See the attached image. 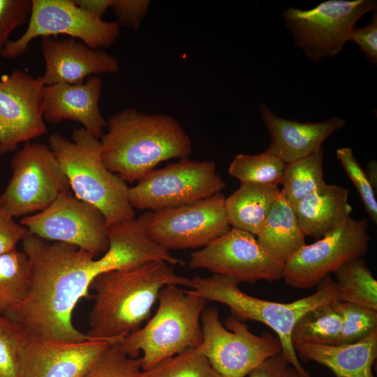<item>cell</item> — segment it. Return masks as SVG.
Returning a JSON list of instances; mask_svg holds the SVG:
<instances>
[{"instance_id":"cell-1","label":"cell","mask_w":377,"mask_h":377,"mask_svg":"<svg viewBox=\"0 0 377 377\" xmlns=\"http://www.w3.org/2000/svg\"><path fill=\"white\" fill-rule=\"evenodd\" d=\"M22 246L30 263V284L24 299L4 316L38 337L91 339L74 326L72 318L79 300L89 297L90 285L99 273L96 257L75 245L29 232Z\"/></svg>"},{"instance_id":"cell-2","label":"cell","mask_w":377,"mask_h":377,"mask_svg":"<svg viewBox=\"0 0 377 377\" xmlns=\"http://www.w3.org/2000/svg\"><path fill=\"white\" fill-rule=\"evenodd\" d=\"M192 286L165 262H151L131 270L103 272L92 281L94 303L89 314L91 338L114 343L140 328L165 286Z\"/></svg>"},{"instance_id":"cell-3","label":"cell","mask_w":377,"mask_h":377,"mask_svg":"<svg viewBox=\"0 0 377 377\" xmlns=\"http://www.w3.org/2000/svg\"><path fill=\"white\" fill-rule=\"evenodd\" d=\"M101 137L105 166L125 182H139L160 163L187 158L191 140L179 122L164 114L124 109L108 121Z\"/></svg>"},{"instance_id":"cell-4","label":"cell","mask_w":377,"mask_h":377,"mask_svg":"<svg viewBox=\"0 0 377 377\" xmlns=\"http://www.w3.org/2000/svg\"><path fill=\"white\" fill-rule=\"evenodd\" d=\"M192 290L207 301L229 307L233 317L240 321L254 320L270 327L277 335L282 353L288 364L302 377H311L298 358L291 341V333L297 320L309 310L325 304L343 302L338 286L330 274L316 285V291L290 303L265 300L242 292L237 281L219 274L195 276Z\"/></svg>"},{"instance_id":"cell-5","label":"cell","mask_w":377,"mask_h":377,"mask_svg":"<svg viewBox=\"0 0 377 377\" xmlns=\"http://www.w3.org/2000/svg\"><path fill=\"white\" fill-rule=\"evenodd\" d=\"M49 145L74 195L97 207L104 215L108 227L135 218L129 201V187L103 164L98 138L82 127L73 130L72 140L51 134Z\"/></svg>"},{"instance_id":"cell-6","label":"cell","mask_w":377,"mask_h":377,"mask_svg":"<svg viewBox=\"0 0 377 377\" xmlns=\"http://www.w3.org/2000/svg\"><path fill=\"white\" fill-rule=\"evenodd\" d=\"M156 313L142 327L119 343L121 351L138 357L147 371L188 348H198L202 341L201 315L207 300L192 290L168 285L160 291Z\"/></svg>"},{"instance_id":"cell-7","label":"cell","mask_w":377,"mask_h":377,"mask_svg":"<svg viewBox=\"0 0 377 377\" xmlns=\"http://www.w3.org/2000/svg\"><path fill=\"white\" fill-rule=\"evenodd\" d=\"M10 166L11 177L0 195V204L14 218L43 211L71 189L57 158L45 145L25 143Z\"/></svg>"},{"instance_id":"cell-8","label":"cell","mask_w":377,"mask_h":377,"mask_svg":"<svg viewBox=\"0 0 377 377\" xmlns=\"http://www.w3.org/2000/svg\"><path fill=\"white\" fill-rule=\"evenodd\" d=\"M202 341L198 350L223 377H245L266 359L282 352L278 337L258 336L232 316L220 321L219 311L205 308L201 315Z\"/></svg>"},{"instance_id":"cell-9","label":"cell","mask_w":377,"mask_h":377,"mask_svg":"<svg viewBox=\"0 0 377 377\" xmlns=\"http://www.w3.org/2000/svg\"><path fill=\"white\" fill-rule=\"evenodd\" d=\"M225 186L213 161L187 157L150 172L129 187L128 197L134 209L156 212L207 198L221 193Z\"/></svg>"},{"instance_id":"cell-10","label":"cell","mask_w":377,"mask_h":377,"mask_svg":"<svg viewBox=\"0 0 377 377\" xmlns=\"http://www.w3.org/2000/svg\"><path fill=\"white\" fill-rule=\"evenodd\" d=\"M376 6L374 0H328L307 10L290 7L281 15L295 45L317 63L340 53L355 22Z\"/></svg>"},{"instance_id":"cell-11","label":"cell","mask_w":377,"mask_h":377,"mask_svg":"<svg viewBox=\"0 0 377 377\" xmlns=\"http://www.w3.org/2000/svg\"><path fill=\"white\" fill-rule=\"evenodd\" d=\"M27 28L17 40L9 41L1 56L15 59L23 54L29 43L38 37L64 34L78 38L92 49L108 47L119 35L116 21L105 22L84 10L74 0H31Z\"/></svg>"},{"instance_id":"cell-12","label":"cell","mask_w":377,"mask_h":377,"mask_svg":"<svg viewBox=\"0 0 377 377\" xmlns=\"http://www.w3.org/2000/svg\"><path fill=\"white\" fill-rule=\"evenodd\" d=\"M369 241L367 219L350 217L316 242L300 249L284 264L282 279L295 288L316 287L346 263L362 258Z\"/></svg>"},{"instance_id":"cell-13","label":"cell","mask_w":377,"mask_h":377,"mask_svg":"<svg viewBox=\"0 0 377 377\" xmlns=\"http://www.w3.org/2000/svg\"><path fill=\"white\" fill-rule=\"evenodd\" d=\"M20 223L31 234L75 245L96 258L109 247L108 227L103 213L70 191L61 194L43 211L22 217Z\"/></svg>"},{"instance_id":"cell-14","label":"cell","mask_w":377,"mask_h":377,"mask_svg":"<svg viewBox=\"0 0 377 377\" xmlns=\"http://www.w3.org/2000/svg\"><path fill=\"white\" fill-rule=\"evenodd\" d=\"M221 193L195 202L151 212L147 232L169 251L204 247L231 228Z\"/></svg>"},{"instance_id":"cell-15","label":"cell","mask_w":377,"mask_h":377,"mask_svg":"<svg viewBox=\"0 0 377 377\" xmlns=\"http://www.w3.org/2000/svg\"><path fill=\"white\" fill-rule=\"evenodd\" d=\"M190 268H204L237 282L276 281L283 264L264 251L256 236L231 228L202 249L191 253Z\"/></svg>"},{"instance_id":"cell-16","label":"cell","mask_w":377,"mask_h":377,"mask_svg":"<svg viewBox=\"0 0 377 377\" xmlns=\"http://www.w3.org/2000/svg\"><path fill=\"white\" fill-rule=\"evenodd\" d=\"M45 84L25 71L15 69L0 79V158L19 144L43 135Z\"/></svg>"},{"instance_id":"cell-17","label":"cell","mask_w":377,"mask_h":377,"mask_svg":"<svg viewBox=\"0 0 377 377\" xmlns=\"http://www.w3.org/2000/svg\"><path fill=\"white\" fill-rule=\"evenodd\" d=\"M112 343L89 339L67 341L25 332L18 356V377H83Z\"/></svg>"},{"instance_id":"cell-18","label":"cell","mask_w":377,"mask_h":377,"mask_svg":"<svg viewBox=\"0 0 377 377\" xmlns=\"http://www.w3.org/2000/svg\"><path fill=\"white\" fill-rule=\"evenodd\" d=\"M45 64L41 76L45 86L58 83L81 84L93 75L119 71L117 59L101 49H92L75 38H41Z\"/></svg>"},{"instance_id":"cell-19","label":"cell","mask_w":377,"mask_h":377,"mask_svg":"<svg viewBox=\"0 0 377 377\" xmlns=\"http://www.w3.org/2000/svg\"><path fill=\"white\" fill-rule=\"evenodd\" d=\"M101 89L102 80L97 75L87 77L81 84L58 83L45 86L44 119L54 124L63 120L77 121L99 139L103 128L107 126L99 108Z\"/></svg>"},{"instance_id":"cell-20","label":"cell","mask_w":377,"mask_h":377,"mask_svg":"<svg viewBox=\"0 0 377 377\" xmlns=\"http://www.w3.org/2000/svg\"><path fill=\"white\" fill-rule=\"evenodd\" d=\"M260 115L271 136L267 151L285 163L305 158L320 149L323 142L346 124L344 119L333 117L320 122H300L274 114L265 103L260 106Z\"/></svg>"},{"instance_id":"cell-21","label":"cell","mask_w":377,"mask_h":377,"mask_svg":"<svg viewBox=\"0 0 377 377\" xmlns=\"http://www.w3.org/2000/svg\"><path fill=\"white\" fill-rule=\"evenodd\" d=\"M293 348L298 358L322 364L336 377H374L372 367L377 357V329L352 343L300 342L293 343Z\"/></svg>"},{"instance_id":"cell-22","label":"cell","mask_w":377,"mask_h":377,"mask_svg":"<svg viewBox=\"0 0 377 377\" xmlns=\"http://www.w3.org/2000/svg\"><path fill=\"white\" fill-rule=\"evenodd\" d=\"M349 193L344 187L326 184L294 204L304 235L318 239L350 218Z\"/></svg>"},{"instance_id":"cell-23","label":"cell","mask_w":377,"mask_h":377,"mask_svg":"<svg viewBox=\"0 0 377 377\" xmlns=\"http://www.w3.org/2000/svg\"><path fill=\"white\" fill-rule=\"evenodd\" d=\"M256 237L264 251L283 265L306 244L293 205L280 193Z\"/></svg>"},{"instance_id":"cell-24","label":"cell","mask_w":377,"mask_h":377,"mask_svg":"<svg viewBox=\"0 0 377 377\" xmlns=\"http://www.w3.org/2000/svg\"><path fill=\"white\" fill-rule=\"evenodd\" d=\"M279 193V185L240 183L239 188L225 199L231 228L256 236Z\"/></svg>"},{"instance_id":"cell-25","label":"cell","mask_w":377,"mask_h":377,"mask_svg":"<svg viewBox=\"0 0 377 377\" xmlns=\"http://www.w3.org/2000/svg\"><path fill=\"white\" fill-rule=\"evenodd\" d=\"M324 150L286 163L280 195L292 205L326 185L323 177Z\"/></svg>"},{"instance_id":"cell-26","label":"cell","mask_w":377,"mask_h":377,"mask_svg":"<svg viewBox=\"0 0 377 377\" xmlns=\"http://www.w3.org/2000/svg\"><path fill=\"white\" fill-rule=\"evenodd\" d=\"M334 273L343 302L377 310V281L362 258L346 263Z\"/></svg>"},{"instance_id":"cell-27","label":"cell","mask_w":377,"mask_h":377,"mask_svg":"<svg viewBox=\"0 0 377 377\" xmlns=\"http://www.w3.org/2000/svg\"><path fill=\"white\" fill-rule=\"evenodd\" d=\"M334 303L323 304L305 312L292 330L293 345L300 342L337 345L341 320Z\"/></svg>"},{"instance_id":"cell-28","label":"cell","mask_w":377,"mask_h":377,"mask_svg":"<svg viewBox=\"0 0 377 377\" xmlns=\"http://www.w3.org/2000/svg\"><path fill=\"white\" fill-rule=\"evenodd\" d=\"M30 278V263L23 251L15 249L0 256V315L24 299Z\"/></svg>"},{"instance_id":"cell-29","label":"cell","mask_w":377,"mask_h":377,"mask_svg":"<svg viewBox=\"0 0 377 377\" xmlns=\"http://www.w3.org/2000/svg\"><path fill=\"white\" fill-rule=\"evenodd\" d=\"M286 165L267 151L258 154H239L230 164L228 174L240 183L279 185Z\"/></svg>"},{"instance_id":"cell-30","label":"cell","mask_w":377,"mask_h":377,"mask_svg":"<svg viewBox=\"0 0 377 377\" xmlns=\"http://www.w3.org/2000/svg\"><path fill=\"white\" fill-rule=\"evenodd\" d=\"M144 371L146 377H223L198 348H188Z\"/></svg>"},{"instance_id":"cell-31","label":"cell","mask_w":377,"mask_h":377,"mask_svg":"<svg viewBox=\"0 0 377 377\" xmlns=\"http://www.w3.org/2000/svg\"><path fill=\"white\" fill-rule=\"evenodd\" d=\"M334 306L341 324L337 345L358 341L377 329V310L337 302Z\"/></svg>"},{"instance_id":"cell-32","label":"cell","mask_w":377,"mask_h":377,"mask_svg":"<svg viewBox=\"0 0 377 377\" xmlns=\"http://www.w3.org/2000/svg\"><path fill=\"white\" fill-rule=\"evenodd\" d=\"M110 344L83 377H146L141 357H131L119 348Z\"/></svg>"},{"instance_id":"cell-33","label":"cell","mask_w":377,"mask_h":377,"mask_svg":"<svg viewBox=\"0 0 377 377\" xmlns=\"http://www.w3.org/2000/svg\"><path fill=\"white\" fill-rule=\"evenodd\" d=\"M24 334L20 325L0 315V377H18V356Z\"/></svg>"},{"instance_id":"cell-34","label":"cell","mask_w":377,"mask_h":377,"mask_svg":"<svg viewBox=\"0 0 377 377\" xmlns=\"http://www.w3.org/2000/svg\"><path fill=\"white\" fill-rule=\"evenodd\" d=\"M336 156L350 179L354 184L364 207L374 223H377V201L375 190L350 147L339 148Z\"/></svg>"},{"instance_id":"cell-35","label":"cell","mask_w":377,"mask_h":377,"mask_svg":"<svg viewBox=\"0 0 377 377\" xmlns=\"http://www.w3.org/2000/svg\"><path fill=\"white\" fill-rule=\"evenodd\" d=\"M31 0H0V54L11 33L29 20Z\"/></svg>"},{"instance_id":"cell-36","label":"cell","mask_w":377,"mask_h":377,"mask_svg":"<svg viewBox=\"0 0 377 377\" xmlns=\"http://www.w3.org/2000/svg\"><path fill=\"white\" fill-rule=\"evenodd\" d=\"M150 1L148 0H112L110 8L117 17L120 27L137 30L146 15Z\"/></svg>"},{"instance_id":"cell-37","label":"cell","mask_w":377,"mask_h":377,"mask_svg":"<svg viewBox=\"0 0 377 377\" xmlns=\"http://www.w3.org/2000/svg\"><path fill=\"white\" fill-rule=\"evenodd\" d=\"M14 219L0 204V256L16 249L29 232Z\"/></svg>"},{"instance_id":"cell-38","label":"cell","mask_w":377,"mask_h":377,"mask_svg":"<svg viewBox=\"0 0 377 377\" xmlns=\"http://www.w3.org/2000/svg\"><path fill=\"white\" fill-rule=\"evenodd\" d=\"M349 40H353L362 51L367 59L377 64V14L373 13L371 22L364 27H354Z\"/></svg>"},{"instance_id":"cell-39","label":"cell","mask_w":377,"mask_h":377,"mask_svg":"<svg viewBox=\"0 0 377 377\" xmlns=\"http://www.w3.org/2000/svg\"><path fill=\"white\" fill-rule=\"evenodd\" d=\"M288 364L283 353L281 352L264 360L249 372L248 376L249 377H281Z\"/></svg>"},{"instance_id":"cell-40","label":"cell","mask_w":377,"mask_h":377,"mask_svg":"<svg viewBox=\"0 0 377 377\" xmlns=\"http://www.w3.org/2000/svg\"><path fill=\"white\" fill-rule=\"evenodd\" d=\"M74 2L84 10L102 18L106 10L110 8L112 0H74Z\"/></svg>"},{"instance_id":"cell-41","label":"cell","mask_w":377,"mask_h":377,"mask_svg":"<svg viewBox=\"0 0 377 377\" xmlns=\"http://www.w3.org/2000/svg\"><path fill=\"white\" fill-rule=\"evenodd\" d=\"M364 172L369 183L376 191L377 188V163L376 160L372 159L369 162Z\"/></svg>"},{"instance_id":"cell-42","label":"cell","mask_w":377,"mask_h":377,"mask_svg":"<svg viewBox=\"0 0 377 377\" xmlns=\"http://www.w3.org/2000/svg\"><path fill=\"white\" fill-rule=\"evenodd\" d=\"M281 377H302L299 373L291 366H288L283 371Z\"/></svg>"}]
</instances>
